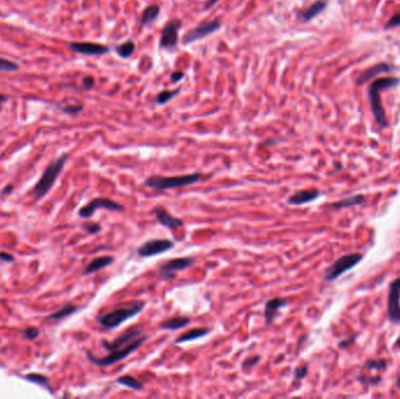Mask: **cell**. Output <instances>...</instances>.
Listing matches in <instances>:
<instances>
[{"mask_svg":"<svg viewBox=\"0 0 400 399\" xmlns=\"http://www.w3.org/2000/svg\"><path fill=\"white\" fill-rule=\"evenodd\" d=\"M145 302L144 301H131V302H127L126 304H121L120 307L114 308L110 312L102 314L101 316L98 317V322L102 326L108 329H114L120 326L122 323H124L128 320L133 319V316L138 315V314L144 309Z\"/></svg>","mask_w":400,"mask_h":399,"instance_id":"cell-1","label":"cell"},{"mask_svg":"<svg viewBox=\"0 0 400 399\" xmlns=\"http://www.w3.org/2000/svg\"><path fill=\"white\" fill-rule=\"evenodd\" d=\"M399 78L396 77H382L378 80L373 81L372 83L368 87V97H370L371 108H372V112L376 122L382 128L387 127V119L385 110L383 108L382 99H380V92L384 89H389V88L398 86Z\"/></svg>","mask_w":400,"mask_h":399,"instance_id":"cell-2","label":"cell"},{"mask_svg":"<svg viewBox=\"0 0 400 399\" xmlns=\"http://www.w3.org/2000/svg\"><path fill=\"white\" fill-rule=\"evenodd\" d=\"M201 178V174L196 172V174L184 175V176H174V177H162V176H151L144 181L146 187L152 188V190H171V188H178L189 186L197 183Z\"/></svg>","mask_w":400,"mask_h":399,"instance_id":"cell-3","label":"cell"},{"mask_svg":"<svg viewBox=\"0 0 400 399\" xmlns=\"http://www.w3.org/2000/svg\"><path fill=\"white\" fill-rule=\"evenodd\" d=\"M148 341V336L145 335H142L140 337L137 338L133 342H131L129 345H127V347L120 349V350H114V351H110V354L107 355V356L104 357H95L93 356L92 353L88 351L87 353V357H88V360L92 362L93 364H95V365L98 366H110L112 364H116L118 362H121V361L126 360L127 357H129L131 354L135 353L136 350H138V349L142 347L143 344H144V342Z\"/></svg>","mask_w":400,"mask_h":399,"instance_id":"cell-4","label":"cell"},{"mask_svg":"<svg viewBox=\"0 0 400 399\" xmlns=\"http://www.w3.org/2000/svg\"><path fill=\"white\" fill-rule=\"evenodd\" d=\"M67 158H68L67 155H62L60 158L56 159L54 163H52V164L46 169L42 177L40 178V181H37L35 187H34L33 190V193L36 199L45 197L47 192L51 190L53 184H54L56 179H58L59 175H60L61 171L64 170L65 163L67 161Z\"/></svg>","mask_w":400,"mask_h":399,"instance_id":"cell-5","label":"cell"},{"mask_svg":"<svg viewBox=\"0 0 400 399\" xmlns=\"http://www.w3.org/2000/svg\"><path fill=\"white\" fill-rule=\"evenodd\" d=\"M362 259H363V255H362L361 253H351L340 256L339 259L336 260V261L327 269L326 273H324V280L326 281L336 280L337 278H339L340 275L344 274L345 272H348L349 269L352 268V267L358 265Z\"/></svg>","mask_w":400,"mask_h":399,"instance_id":"cell-6","label":"cell"},{"mask_svg":"<svg viewBox=\"0 0 400 399\" xmlns=\"http://www.w3.org/2000/svg\"><path fill=\"white\" fill-rule=\"evenodd\" d=\"M99 209H105L109 210V211L121 212L124 211L126 207L122 205V204L115 202V200L109 199V198L99 197L94 198V199L90 200L87 205L81 207L79 210V216L81 218H90V217L94 216V213L98 211Z\"/></svg>","mask_w":400,"mask_h":399,"instance_id":"cell-7","label":"cell"},{"mask_svg":"<svg viewBox=\"0 0 400 399\" xmlns=\"http://www.w3.org/2000/svg\"><path fill=\"white\" fill-rule=\"evenodd\" d=\"M174 243L170 239H150L137 248V255L143 259L163 254L172 250Z\"/></svg>","mask_w":400,"mask_h":399,"instance_id":"cell-8","label":"cell"},{"mask_svg":"<svg viewBox=\"0 0 400 399\" xmlns=\"http://www.w3.org/2000/svg\"><path fill=\"white\" fill-rule=\"evenodd\" d=\"M195 265V259L190 256L184 257H174V259L165 261L163 265L159 268V274H161L162 279L165 280H170V279H174L177 275V272L185 271V269L190 268V267Z\"/></svg>","mask_w":400,"mask_h":399,"instance_id":"cell-9","label":"cell"},{"mask_svg":"<svg viewBox=\"0 0 400 399\" xmlns=\"http://www.w3.org/2000/svg\"><path fill=\"white\" fill-rule=\"evenodd\" d=\"M143 334H144L143 326H133V328H129L128 330L122 332V334L118 336L117 338H115L112 342L103 341L102 345L105 350L109 351V353L114 350H120V349L129 345L131 342L137 340V338L140 337Z\"/></svg>","mask_w":400,"mask_h":399,"instance_id":"cell-10","label":"cell"},{"mask_svg":"<svg viewBox=\"0 0 400 399\" xmlns=\"http://www.w3.org/2000/svg\"><path fill=\"white\" fill-rule=\"evenodd\" d=\"M221 27V24L219 20H207L202 21L199 25L190 31L189 33L184 36V43H192L195 41H198L200 39L208 36L209 34L217 32L219 28Z\"/></svg>","mask_w":400,"mask_h":399,"instance_id":"cell-11","label":"cell"},{"mask_svg":"<svg viewBox=\"0 0 400 399\" xmlns=\"http://www.w3.org/2000/svg\"><path fill=\"white\" fill-rule=\"evenodd\" d=\"M400 278L397 279L390 286L389 298H387V310H389V317L393 323L400 322Z\"/></svg>","mask_w":400,"mask_h":399,"instance_id":"cell-12","label":"cell"},{"mask_svg":"<svg viewBox=\"0 0 400 399\" xmlns=\"http://www.w3.org/2000/svg\"><path fill=\"white\" fill-rule=\"evenodd\" d=\"M180 26H182V23H180L179 20H173L170 21V23L164 27L161 37L162 48H173V47L177 45L178 31H179Z\"/></svg>","mask_w":400,"mask_h":399,"instance_id":"cell-13","label":"cell"},{"mask_svg":"<svg viewBox=\"0 0 400 399\" xmlns=\"http://www.w3.org/2000/svg\"><path fill=\"white\" fill-rule=\"evenodd\" d=\"M152 212L155 213L156 218H157L159 224L163 225L164 227H167L168 229H177V228L183 227L184 226V221L182 220V219L177 218V217H174L171 215V213H168V211L165 209V207L157 206L152 210Z\"/></svg>","mask_w":400,"mask_h":399,"instance_id":"cell-14","label":"cell"},{"mask_svg":"<svg viewBox=\"0 0 400 399\" xmlns=\"http://www.w3.org/2000/svg\"><path fill=\"white\" fill-rule=\"evenodd\" d=\"M70 48L84 55H103L109 52L107 46L94 42H74L70 45Z\"/></svg>","mask_w":400,"mask_h":399,"instance_id":"cell-15","label":"cell"},{"mask_svg":"<svg viewBox=\"0 0 400 399\" xmlns=\"http://www.w3.org/2000/svg\"><path fill=\"white\" fill-rule=\"evenodd\" d=\"M286 303H287V301L284 300V298H280V297L270 298L269 301L266 302L264 315H265L266 323H267L268 326H270L271 323L274 322L275 317H276V315L279 314L280 310L282 309V308L286 307Z\"/></svg>","mask_w":400,"mask_h":399,"instance_id":"cell-16","label":"cell"},{"mask_svg":"<svg viewBox=\"0 0 400 399\" xmlns=\"http://www.w3.org/2000/svg\"><path fill=\"white\" fill-rule=\"evenodd\" d=\"M321 196V192L316 188H310V190H302L299 191V192L292 194L288 198V203L290 205H303V204H307L310 202H314L316 200L318 197Z\"/></svg>","mask_w":400,"mask_h":399,"instance_id":"cell-17","label":"cell"},{"mask_svg":"<svg viewBox=\"0 0 400 399\" xmlns=\"http://www.w3.org/2000/svg\"><path fill=\"white\" fill-rule=\"evenodd\" d=\"M191 323V319L190 317L185 316H174L171 317V319L165 320L161 323V326L159 328L163 329V330H168V331H176L179 330V329L185 328Z\"/></svg>","mask_w":400,"mask_h":399,"instance_id":"cell-18","label":"cell"},{"mask_svg":"<svg viewBox=\"0 0 400 399\" xmlns=\"http://www.w3.org/2000/svg\"><path fill=\"white\" fill-rule=\"evenodd\" d=\"M209 332H211V329L209 328H204V326H200V328H193V329H191V330L186 331L185 334L180 335L179 337L174 341V344H183V343H186V342L199 340V338L207 336Z\"/></svg>","mask_w":400,"mask_h":399,"instance_id":"cell-19","label":"cell"},{"mask_svg":"<svg viewBox=\"0 0 400 399\" xmlns=\"http://www.w3.org/2000/svg\"><path fill=\"white\" fill-rule=\"evenodd\" d=\"M392 67L387 64H378L374 65L372 67H370L367 71L364 72L363 74L361 75L358 78V84H363L365 82H367L368 80H371L373 76H377L378 74H383V73H389L391 72Z\"/></svg>","mask_w":400,"mask_h":399,"instance_id":"cell-20","label":"cell"},{"mask_svg":"<svg viewBox=\"0 0 400 399\" xmlns=\"http://www.w3.org/2000/svg\"><path fill=\"white\" fill-rule=\"evenodd\" d=\"M114 261H115V259L112 256L96 257V259H94L93 261H90L88 265L86 266L83 274L84 275H89V274H93V273H95L98 271H101L102 268H105V267L110 266L111 263H114Z\"/></svg>","mask_w":400,"mask_h":399,"instance_id":"cell-21","label":"cell"},{"mask_svg":"<svg viewBox=\"0 0 400 399\" xmlns=\"http://www.w3.org/2000/svg\"><path fill=\"white\" fill-rule=\"evenodd\" d=\"M327 5H328V2L326 1V0H318V1L314 2L310 7H309L308 9H305V11L301 14V20L305 21V23H307V21L312 20V19L316 18L318 14H321L322 12L324 11V8L327 7Z\"/></svg>","mask_w":400,"mask_h":399,"instance_id":"cell-22","label":"cell"},{"mask_svg":"<svg viewBox=\"0 0 400 399\" xmlns=\"http://www.w3.org/2000/svg\"><path fill=\"white\" fill-rule=\"evenodd\" d=\"M116 383L117 384H120L122 386H126V388H129V389H131V390H135V391H140V390H143V388H144L143 383H140L138 379H136L135 377H133L130 375H124V376L118 377V378L116 379Z\"/></svg>","mask_w":400,"mask_h":399,"instance_id":"cell-23","label":"cell"},{"mask_svg":"<svg viewBox=\"0 0 400 399\" xmlns=\"http://www.w3.org/2000/svg\"><path fill=\"white\" fill-rule=\"evenodd\" d=\"M364 200H365L364 196H362V194H357V196H352V197L345 198V199L339 200V202L333 204V205L331 206V209L340 210V209H346V207H351L355 205H361V204L364 203Z\"/></svg>","mask_w":400,"mask_h":399,"instance_id":"cell-24","label":"cell"},{"mask_svg":"<svg viewBox=\"0 0 400 399\" xmlns=\"http://www.w3.org/2000/svg\"><path fill=\"white\" fill-rule=\"evenodd\" d=\"M76 310H77V308L75 307L74 304L68 303V304H66V306L62 307L61 309H59L56 313H53L52 315H49L48 317H47V320H48V321H58V320H62V319H65V317L71 315V314L76 312Z\"/></svg>","mask_w":400,"mask_h":399,"instance_id":"cell-25","label":"cell"},{"mask_svg":"<svg viewBox=\"0 0 400 399\" xmlns=\"http://www.w3.org/2000/svg\"><path fill=\"white\" fill-rule=\"evenodd\" d=\"M159 14V7L157 5H151L146 7L143 12L142 15V23L144 25H148L155 20Z\"/></svg>","mask_w":400,"mask_h":399,"instance_id":"cell-26","label":"cell"},{"mask_svg":"<svg viewBox=\"0 0 400 399\" xmlns=\"http://www.w3.org/2000/svg\"><path fill=\"white\" fill-rule=\"evenodd\" d=\"M116 52L121 58H130L133 54V52H135V43L133 41L122 43V45L116 47Z\"/></svg>","mask_w":400,"mask_h":399,"instance_id":"cell-27","label":"cell"},{"mask_svg":"<svg viewBox=\"0 0 400 399\" xmlns=\"http://www.w3.org/2000/svg\"><path fill=\"white\" fill-rule=\"evenodd\" d=\"M178 93H179V89L162 92V93H159V95L157 96V99H156V101H157L158 105H165V103H167L170 100H172Z\"/></svg>","mask_w":400,"mask_h":399,"instance_id":"cell-28","label":"cell"},{"mask_svg":"<svg viewBox=\"0 0 400 399\" xmlns=\"http://www.w3.org/2000/svg\"><path fill=\"white\" fill-rule=\"evenodd\" d=\"M18 69V65L6 59H0V72H13Z\"/></svg>","mask_w":400,"mask_h":399,"instance_id":"cell-29","label":"cell"},{"mask_svg":"<svg viewBox=\"0 0 400 399\" xmlns=\"http://www.w3.org/2000/svg\"><path fill=\"white\" fill-rule=\"evenodd\" d=\"M260 360H261V357L259 356V355H254V356L246 358L242 363V367L245 370H251L256 365V364L260 362Z\"/></svg>","mask_w":400,"mask_h":399,"instance_id":"cell-30","label":"cell"},{"mask_svg":"<svg viewBox=\"0 0 400 399\" xmlns=\"http://www.w3.org/2000/svg\"><path fill=\"white\" fill-rule=\"evenodd\" d=\"M308 373V367L305 365H302V366H299L296 367L295 370H294V378L296 379V381H301V379L304 378L305 376H307Z\"/></svg>","mask_w":400,"mask_h":399,"instance_id":"cell-31","label":"cell"},{"mask_svg":"<svg viewBox=\"0 0 400 399\" xmlns=\"http://www.w3.org/2000/svg\"><path fill=\"white\" fill-rule=\"evenodd\" d=\"M83 227L90 234L99 233L101 231V225L98 224V222H87V224L83 225Z\"/></svg>","mask_w":400,"mask_h":399,"instance_id":"cell-32","label":"cell"},{"mask_svg":"<svg viewBox=\"0 0 400 399\" xmlns=\"http://www.w3.org/2000/svg\"><path fill=\"white\" fill-rule=\"evenodd\" d=\"M27 378L30 379L31 382L37 383V384H42V385L48 384V379H47L46 377L40 376V375H28Z\"/></svg>","mask_w":400,"mask_h":399,"instance_id":"cell-33","label":"cell"},{"mask_svg":"<svg viewBox=\"0 0 400 399\" xmlns=\"http://www.w3.org/2000/svg\"><path fill=\"white\" fill-rule=\"evenodd\" d=\"M25 337L28 338V340H34V338L37 337L39 335V330L36 328H27L26 330L24 331Z\"/></svg>","mask_w":400,"mask_h":399,"instance_id":"cell-34","label":"cell"},{"mask_svg":"<svg viewBox=\"0 0 400 399\" xmlns=\"http://www.w3.org/2000/svg\"><path fill=\"white\" fill-rule=\"evenodd\" d=\"M397 26H400V12L399 13H397L396 15H393V17L390 19L389 23H387V25H386V28L397 27Z\"/></svg>","mask_w":400,"mask_h":399,"instance_id":"cell-35","label":"cell"},{"mask_svg":"<svg viewBox=\"0 0 400 399\" xmlns=\"http://www.w3.org/2000/svg\"><path fill=\"white\" fill-rule=\"evenodd\" d=\"M367 367H372V369H382L385 366V361H370L367 363Z\"/></svg>","mask_w":400,"mask_h":399,"instance_id":"cell-36","label":"cell"},{"mask_svg":"<svg viewBox=\"0 0 400 399\" xmlns=\"http://www.w3.org/2000/svg\"><path fill=\"white\" fill-rule=\"evenodd\" d=\"M82 110V107L81 106H69V107H66L65 108V111L68 112V114H77V112H80Z\"/></svg>","mask_w":400,"mask_h":399,"instance_id":"cell-37","label":"cell"},{"mask_svg":"<svg viewBox=\"0 0 400 399\" xmlns=\"http://www.w3.org/2000/svg\"><path fill=\"white\" fill-rule=\"evenodd\" d=\"M83 86L87 89H90L94 86V78L92 76H87L83 78Z\"/></svg>","mask_w":400,"mask_h":399,"instance_id":"cell-38","label":"cell"},{"mask_svg":"<svg viewBox=\"0 0 400 399\" xmlns=\"http://www.w3.org/2000/svg\"><path fill=\"white\" fill-rule=\"evenodd\" d=\"M183 77L184 73H182V72H174V73H172V75H171V80H172L173 82H178V81L182 80Z\"/></svg>","mask_w":400,"mask_h":399,"instance_id":"cell-39","label":"cell"},{"mask_svg":"<svg viewBox=\"0 0 400 399\" xmlns=\"http://www.w3.org/2000/svg\"><path fill=\"white\" fill-rule=\"evenodd\" d=\"M0 259L4 260V261H13V256L7 253H0Z\"/></svg>","mask_w":400,"mask_h":399,"instance_id":"cell-40","label":"cell"},{"mask_svg":"<svg viewBox=\"0 0 400 399\" xmlns=\"http://www.w3.org/2000/svg\"><path fill=\"white\" fill-rule=\"evenodd\" d=\"M219 0H207V1H206V5H205V8H209V7H212V6H213L215 2H218Z\"/></svg>","mask_w":400,"mask_h":399,"instance_id":"cell-41","label":"cell"},{"mask_svg":"<svg viewBox=\"0 0 400 399\" xmlns=\"http://www.w3.org/2000/svg\"><path fill=\"white\" fill-rule=\"evenodd\" d=\"M12 190H13V186H12V185H7V186H6L4 190H2V194H7V193L11 192Z\"/></svg>","mask_w":400,"mask_h":399,"instance_id":"cell-42","label":"cell"},{"mask_svg":"<svg viewBox=\"0 0 400 399\" xmlns=\"http://www.w3.org/2000/svg\"><path fill=\"white\" fill-rule=\"evenodd\" d=\"M5 100H6V97L4 95H0V106H1V102L5 101Z\"/></svg>","mask_w":400,"mask_h":399,"instance_id":"cell-43","label":"cell"},{"mask_svg":"<svg viewBox=\"0 0 400 399\" xmlns=\"http://www.w3.org/2000/svg\"><path fill=\"white\" fill-rule=\"evenodd\" d=\"M396 345H397V347H398V348H400V336H399V338H398V340H397V342H396Z\"/></svg>","mask_w":400,"mask_h":399,"instance_id":"cell-44","label":"cell"}]
</instances>
